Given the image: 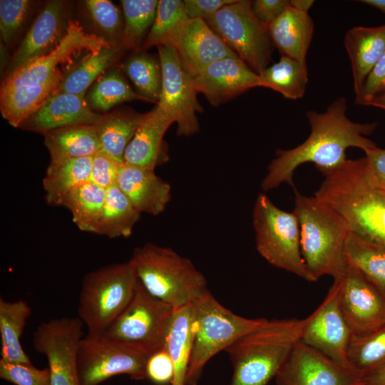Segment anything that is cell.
I'll use <instances>...</instances> for the list:
<instances>
[{"label": "cell", "instance_id": "484cf974", "mask_svg": "<svg viewBox=\"0 0 385 385\" xmlns=\"http://www.w3.org/2000/svg\"><path fill=\"white\" fill-rule=\"evenodd\" d=\"M51 161L92 157L101 146L93 125H73L45 133Z\"/></svg>", "mask_w": 385, "mask_h": 385}, {"label": "cell", "instance_id": "7402d4cb", "mask_svg": "<svg viewBox=\"0 0 385 385\" xmlns=\"http://www.w3.org/2000/svg\"><path fill=\"white\" fill-rule=\"evenodd\" d=\"M116 185L140 213L158 215L171 199V187L154 170L122 163Z\"/></svg>", "mask_w": 385, "mask_h": 385}, {"label": "cell", "instance_id": "f35d334b", "mask_svg": "<svg viewBox=\"0 0 385 385\" xmlns=\"http://www.w3.org/2000/svg\"><path fill=\"white\" fill-rule=\"evenodd\" d=\"M188 17L183 1L160 0L154 22L143 44V49L169 46Z\"/></svg>", "mask_w": 385, "mask_h": 385}, {"label": "cell", "instance_id": "277c9868", "mask_svg": "<svg viewBox=\"0 0 385 385\" xmlns=\"http://www.w3.org/2000/svg\"><path fill=\"white\" fill-rule=\"evenodd\" d=\"M294 190V213L300 229V247L304 262L318 280L324 275L339 279L347 267L346 242L350 230L343 217L314 197Z\"/></svg>", "mask_w": 385, "mask_h": 385}, {"label": "cell", "instance_id": "52a82bcc", "mask_svg": "<svg viewBox=\"0 0 385 385\" xmlns=\"http://www.w3.org/2000/svg\"><path fill=\"white\" fill-rule=\"evenodd\" d=\"M138 282L130 261L102 267L83 277L78 314L87 335L104 332L130 302Z\"/></svg>", "mask_w": 385, "mask_h": 385}, {"label": "cell", "instance_id": "ee69618b", "mask_svg": "<svg viewBox=\"0 0 385 385\" xmlns=\"http://www.w3.org/2000/svg\"><path fill=\"white\" fill-rule=\"evenodd\" d=\"M85 5L93 22L101 31L115 36L121 29V16L118 9L108 0H87Z\"/></svg>", "mask_w": 385, "mask_h": 385}, {"label": "cell", "instance_id": "9c48e42d", "mask_svg": "<svg viewBox=\"0 0 385 385\" xmlns=\"http://www.w3.org/2000/svg\"><path fill=\"white\" fill-rule=\"evenodd\" d=\"M173 311L151 296L138 280L128 306L101 335L150 356L165 347Z\"/></svg>", "mask_w": 385, "mask_h": 385}, {"label": "cell", "instance_id": "8992f818", "mask_svg": "<svg viewBox=\"0 0 385 385\" xmlns=\"http://www.w3.org/2000/svg\"><path fill=\"white\" fill-rule=\"evenodd\" d=\"M194 337L185 385H197L207 362L220 351L260 326L265 318L237 315L222 305L207 289L191 303Z\"/></svg>", "mask_w": 385, "mask_h": 385}, {"label": "cell", "instance_id": "f546056e", "mask_svg": "<svg viewBox=\"0 0 385 385\" xmlns=\"http://www.w3.org/2000/svg\"><path fill=\"white\" fill-rule=\"evenodd\" d=\"M31 309L26 302L0 298L1 355L4 361L31 363L21 344V337Z\"/></svg>", "mask_w": 385, "mask_h": 385}, {"label": "cell", "instance_id": "ab89813d", "mask_svg": "<svg viewBox=\"0 0 385 385\" xmlns=\"http://www.w3.org/2000/svg\"><path fill=\"white\" fill-rule=\"evenodd\" d=\"M120 3L125 19L121 43L125 48L135 49L154 22L158 1L123 0Z\"/></svg>", "mask_w": 385, "mask_h": 385}, {"label": "cell", "instance_id": "7c38bea8", "mask_svg": "<svg viewBox=\"0 0 385 385\" xmlns=\"http://www.w3.org/2000/svg\"><path fill=\"white\" fill-rule=\"evenodd\" d=\"M111 47L104 38L86 33L78 22L69 21L66 32L57 46L47 54L32 59L9 73L4 80L1 91L22 86H38L62 79L64 74L58 68L72 60L81 52L99 53L104 48Z\"/></svg>", "mask_w": 385, "mask_h": 385}, {"label": "cell", "instance_id": "e575fe53", "mask_svg": "<svg viewBox=\"0 0 385 385\" xmlns=\"http://www.w3.org/2000/svg\"><path fill=\"white\" fill-rule=\"evenodd\" d=\"M345 255L347 264L357 269L385 297V250L350 232Z\"/></svg>", "mask_w": 385, "mask_h": 385}, {"label": "cell", "instance_id": "9a60e30c", "mask_svg": "<svg viewBox=\"0 0 385 385\" xmlns=\"http://www.w3.org/2000/svg\"><path fill=\"white\" fill-rule=\"evenodd\" d=\"M351 337L339 305V283L334 281L324 301L305 318L301 341L351 371L347 360Z\"/></svg>", "mask_w": 385, "mask_h": 385}, {"label": "cell", "instance_id": "836d02e7", "mask_svg": "<svg viewBox=\"0 0 385 385\" xmlns=\"http://www.w3.org/2000/svg\"><path fill=\"white\" fill-rule=\"evenodd\" d=\"M259 86L281 93L284 98L297 100L303 97L308 83L307 63L286 56L258 73Z\"/></svg>", "mask_w": 385, "mask_h": 385}, {"label": "cell", "instance_id": "f1b7e54d", "mask_svg": "<svg viewBox=\"0 0 385 385\" xmlns=\"http://www.w3.org/2000/svg\"><path fill=\"white\" fill-rule=\"evenodd\" d=\"M144 114L114 112L101 115L93 124L101 149L123 163L125 149L141 124Z\"/></svg>", "mask_w": 385, "mask_h": 385}, {"label": "cell", "instance_id": "d6a6232c", "mask_svg": "<svg viewBox=\"0 0 385 385\" xmlns=\"http://www.w3.org/2000/svg\"><path fill=\"white\" fill-rule=\"evenodd\" d=\"M106 196V190L88 181L68 193L61 206L70 211L79 230L96 234Z\"/></svg>", "mask_w": 385, "mask_h": 385}, {"label": "cell", "instance_id": "d590c367", "mask_svg": "<svg viewBox=\"0 0 385 385\" xmlns=\"http://www.w3.org/2000/svg\"><path fill=\"white\" fill-rule=\"evenodd\" d=\"M347 360L361 379L385 365V326L366 335L351 337Z\"/></svg>", "mask_w": 385, "mask_h": 385}, {"label": "cell", "instance_id": "30bf717a", "mask_svg": "<svg viewBox=\"0 0 385 385\" xmlns=\"http://www.w3.org/2000/svg\"><path fill=\"white\" fill-rule=\"evenodd\" d=\"M205 21L255 73L258 74L268 66L272 41L267 26L255 16L252 1L235 0Z\"/></svg>", "mask_w": 385, "mask_h": 385}, {"label": "cell", "instance_id": "74e56055", "mask_svg": "<svg viewBox=\"0 0 385 385\" xmlns=\"http://www.w3.org/2000/svg\"><path fill=\"white\" fill-rule=\"evenodd\" d=\"M90 108L107 111L117 104L133 100L147 101L127 83L117 71L101 75L86 97Z\"/></svg>", "mask_w": 385, "mask_h": 385}, {"label": "cell", "instance_id": "603a6c76", "mask_svg": "<svg viewBox=\"0 0 385 385\" xmlns=\"http://www.w3.org/2000/svg\"><path fill=\"white\" fill-rule=\"evenodd\" d=\"M63 1H49L46 4L14 53L9 73L47 54L57 46L63 36Z\"/></svg>", "mask_w": 385, "mask_h": 385}, {"label": "cell", "instance_id": "ffe728a7", "mask_svg": "<svg viewBox=\"0 0 385 385\" xmlns=\"http://www.w3.org/2000/svg\"><path fill=\"white\" fill-rule=\"evenodd\" d=\"M101 114L88 106L85 95L53 92L19 128L43 135L73 125H93Z\"/></svg>", "mask_w": 385, "mask_h": 385}, {"label": "cell", "instance_id": "f6af8a7d", "mask_svg": "<svg viewBox=\"0 0 385 385\" xmlns=\"http://www.w3.org/2000/svg\"><path fill=\"white\" fill-rule=\"evenodd\" d=\"M101 149L92 156L91 180L105 190L116 184L121 164Z\"/></svg>", "mask_w": 385, "mask_h": 385}, {"label": "cell", "instance_id": "44dd1931", "mask_svg": "<svg viewBox=\"0 0 385 385\" xmlns=\"http://www.w3.org/2000/svg\"><path fill=\"white\" fill-rule=\"evenodd\" d=\"M173 117L158 104L144 114L143 120L128 145L123 163L155 170L168 158L163 137L172 123Z\"/></svg>", "mask_w": 385, "mask_h": 385}, {"label": "cell", "instance_id": "d4e9b609", "mask_svg": "<svg viewBox=\"0 0 385 385\" xmlns=\"http://www.w3.org/2000/svg\"><path fill=\"white\" fill-rule=\"evenodd\" d=\"M267 27L271 41L282 56L307 63L306 57L314 34V22L308 13L289 6Z\"/></svg>", "mask_w": 385, "mask_h": 385}, {"label": "cell", "instance_id": "f907efd6", "mask_svg": "<svg viewBox=\"0 0 385 385\" xmlns=\"http://www.w3.org/2000/svg\"><path fill=\"white\" fill-rule=\"evenodd\" d=\"M359 385H385V365L363 377Z\"/></svg>", "mask_w": 385, "mask_h": 385}, {"label": "cell", "instance_id": "cb8c5ba5", "mask_svg": "<svg viewBox=\"0 0 385 385\" xmlns=\"http://www.w3.org/2000/svg\"><path fill=\"white\" fill-rule=\"evenodd\" d=\"M344 43L351 62L356 101L367 76L385 51V24L352 27L346 33Z\"/></svg>", "mask_w": 385, "mask_h": 385}, {"label": "cell", "instance_id": "4fadbf2b", "mask_svg": "<svg viewBox=\"0 0 385 385\" xmlns=\"http://www.w3.org/2000/svg\"><path fill=\"white\" fill-rule=\"evenodd\" d=\"M79 317H59L43 322L33 335L35 350L48 361L51 385H81L77 353L82 337Z\"/></svg>", "mask_w": 385, "mask_h": 385}, {"label": "cell", "instance_id": "4316f807", "mask_svg": "<svg viewBox=\"0 0 385 385\" xmlns=\"http://www.w3.org/2000/svg\"><path fill=\"white\" fill-rule=\"evenodd\" d=\"M92 157L51 161L43 178L47 204L61 206L72 190L91 180Z\"/></svg>", "mask_w": 385, "mask_h": 385}, {"label": "cell", "instance_id": "7dc6e473", "mask_svg": "<svg viewBox=\"0 0 385 385\" xmlns=\"http://www.w3.org/2000/svg\"><path fill=\"white\" fill-rule=\"evenodd\" d=\"M385 92V51L367 76L357 104L369 106L376 96Z\"/></svg>", "mask_w": 385, "mask_h": 385}, {"label": "cell", "instance_id": "b9f144b4", "mask_svg": "<svg viewBox=\"0 0 385 385\" xmlns=\"http://www.w3.org/2000/svg\"><path fill=\"white\" fill-rule=\"evenodd\" d=\"M32 1H0V32L1 39L9 46L16 38L28 16Z\"/></svg>", "mask_w": 385, "mask_h": 385}, {"label": "cell", "instance_id": "c3c4849f", "mask_svg": "<svg viewBox=\"0 0 385 385\" xmlns=\"http://www.w3.org/2000/svg\"><path fill=\"white\" fill-rule=\"evenodd\" d=\"M235 0H185L184 4L190 19L206 20L222 7Z\"/></svg>", "mask_w": 385, "mask_h": 385}, {"label": "cell", "instance_id": "83f0119b", "mask_svg": "<svg viewBox=\"0 0 385 385\" xmlns=\"http://www.w3.org/2000/svg\"><path fill=\"white\" fill-rule=\"evenodd\" d=\"M194 337V314L191 304L174 309L165 349L174 367L171 385H185Z\"/></svg>", "mask_w": 385, "mask_h": 385}, {"label": "cell", "instance_id": "60d3db41", "mask_svg": "<svg viewBox=\"0 0 385 385\" xmlns=\"http://www.w3.org/2000/svg\"><path fill=\"white\" fill-rule=\"evenodd\" d=\"M123 70L147 101H159L162 88L161 66L151 56L138 53L130 56L123 64Z\"/></svg>", "mask_w": 385, "mask_h": 385}, {"label": "cell", "instance_id": "e0dca14e", "mask_svg": "<svg viewBox=\"0 0 385 385\" xmlns=\"http://www.w3.org/2000/svg\"><path fill=\"white\" fill-rule=\"evenodd\" d=\"M277 385H359L361 378L301 340L275 376Z\"/></svg>", "mask_w": 385, "mask_h": 385}, {"label": "cell", "instance_id": "8d00e7d4", "mask_svg": "<svg viewBox=\"0 0 385 385\" xmlns=\"http://www.w3.org/2000/svg\"><path fill=\"white\" fill-rule=\"evenodd\" d=\"M118 51L104 48L99 53L86 56L64 75L54 92L84 95L92 83L115 59Z\"/></svg>", "mask_w": 385, "mask_h": 385}, {"label": "cell", "instance_id": "6da1fadb", "mask_svg": "<svg viewBox=\"0 0 385 385\" xmlns=\"http://www.w3.org/2000/svg\"><path fill=\"white\" fill-rule=\"evenodd\" d=\"M346 101L341 97L322 113L307 111L311 127L309 137L294 148L277 150L261 183L262 190L266 192L284 183L295 188L292 178L299 165L312 163L319 170L329 169L347 159L346 150L349 148H360L364 153L375 148L376 144L366 135L375 130L376 123L351 121L346 114Z\"/></svg>", "mask_w": 385, "mask_h": 385}, {"label": "cell", "instance_id": "db71d44e", "mask_svg": "<svg viewBox=\"0 0 385 385\" xmlns=\"http://www.w3.org/2000/svg\"><path fill=\"white\" fill-rule=\"evenodd\" d=\"M369 106L385 110V92L373 99Z\"/></svg>", "mask_w": 385, "mask_h": 385}, {"label": "cell", "instance_id": "ac0fdd59", "mask_svg": "<svg viewBox=\"0 0 385 385\" xmlns=\"http://www.w3.org/2000/svg\"><path fill=\"white\" fill-rule=\"evenodd\" d=\"M197 93L217 106L259 86V76L238 56L225 57L208 65L192 78Z\"/></svg>", "mask_w": 385, "mask_h": 385}, {"label": "cell", "instance_id": "7a4b0ae2", "mask_svg": "<svg viewBox=\"0 0 385 385\" xmlns=\"http://www.w3.org/2000/svg\"><path fill=\"white\" fill-rule=\"evenodd\" d=\"M319 171L324 179L314 197L339 212L351 232L385 250V183L366 158Z\"/></svg>", "mask_w": 385, "mask_h": 385}, {"label": "cell", "instance_id": "d6986e66", "mask_svg": "<svg viewBox=\"0 0 385 385\" xmlns=\"http://www.w3.org/2000/svg\"><path fill=\"white\" fill-rule=\"evenodd\" d=\"M172 46L193 78L212 62L237 55L200 19H189L181 26Z\"/></svg>", "mask_w": 385, "mask_h": 385}, {"label": "cell", "instance_id": "681fc988", "mask_svg": "<svg viewBox=\"0 0 385 385\" xmlns=\"http://www.w3.org/2000/svg\"><path fill=\"white\" fill-rule=\"evenodd\" d=\"M289 6L287 0H255L252 1V11L259 21L268 26L276 20Z\"/></svg>", "mask_w": 385, "mask_h": 385}, {"label": "cell", "instance_id": "2e32d148", "mask_svg": "<svg viewBox=\"0 0 385 385\" xmlns=\"http://www.w3.org/2000/svg\"><path fill=\"white\" fill-rule=\"evenodd\" d=\"M339 283V305L353 337L385 326V297L354 267L347 264Z\"/></svg>", "mask_w": 385, "mask_h": 385}, {"label": "cell", "instance_id": "bcb514c9", "mask_svg": "<svg viewBox=\"0 0 385 385\" xmlns=\"http://www.w3.org/2000/svg\"><path fill=\"white\" fill-rule=\"evenodd\" d=\"M145 372L146 378L156 384H171L174 376V367L165 347L149 356Z\"/></svg>", "mask_w": 385, "mask_h": 385}, {"label": "cell", "instance_id": "816d5d0a", "mask_svg": "<svg viewBox=\"0 0 385 385\" xmlns=\"http://www.w3.org/2000/svg\"><path fill=\"white\" fill-rule=\"evenodd\" d=\"M314 3L313 0H290L289 6L297 11L308 13Z\"/></svg>", "mask_w": 385, "mask_h": 385}, {"label": "cell", "instance_id": "ba28073f", "mask_svg": "<svg viewBox=\"0 0 385 385\" xmlns=\"http://www.w3.org/2000/svg\"><path fill=\"white\" fill-rule=\"evenodd\" d=\"M252 223L256 248L270 265L310 282L317 280L308 270L300 247V229L296 215L277 207L265 193L255 202Z\"/></svg>", "mask_w": 385, "mask_h": 385}, {"label": "cell", "instance_id": "4dcf8cb0", "mask_svg": "<svg viewBox=\"0 0 385 385\" xmlns=\"http://www.w3.org/2000/svg\"><path fill=\"white\" fill-rule=\"evenodd\" d=\"M62 79L38 86H22L1 91L2 116L13 127H20L55 91Z\"/></svg>", "mask_w": 385, "mask_h": 385}, {"label": "cell", "instance_id": "f5cc1de1", "mask_svg": "<svg viewBox=\"0 0 385 385\" xmlns=\"http://www.w3.org/2000/svg\"><path fill=\"white\" fill-rule=\"evenodd\" d=\"M360 1L375 7L385 14V0H363Z\"/></svg>", "mask_w": 385, "mask_h": 385}, {"label": "cell", "instance_id": "3957f363", "mask_svg": "<svg viewBox=\"0 0 385 385\" xmlns=\"http://www.w3.org/2000/svg\"><path fill=\"white\" fill-rule=\"evenodd\" d=\"M305 318L266 319L225 349L233 373L229 385H267L301 340Z\"/></svg>", "mask_w": 385, "mask_h": 385}, {"label": "cell", "instance_id": "5b68a950", "mask_svg": "<svg viewBox=\"0 0 385 385\" xmlns=\"http://www.w3.org/2000/svg\"><path fill=\"white\" fill-rule=\"evenodd\" d=\"M129 261L145 289L173 309L191 304L207 290L202 272L169 247L145 243L133 250Z\"/></svg>", "mask_w": 385, "mask_h": 385}, {"label": "cell", "instance_id": "8fae6325", "mask_svg": "<svg viewBox=\"0 0 385 385\" xmlns=\"http://www.w3.org/2000/svg\"><path fill=\"white\" fill-rule=\"evenodd\" d=\"M149 355L102 335H86L79 343L77 371L81 385H98L108 379L125 374L135 380L147 379Z\"/></svg>", "mask_w": 385, "mask_h": 385}, {"label": "cell", "instance_id": "7bdbcfd3", "mask_svg": "<svg viewBox=\"0 0 385 385\" xmlns=\"http://www.w3.org/2000/svg\"><path fill=\"white\" fill-rule=\"evenodd\" d=\"M0 377L16 385H51L48 368L37 369L31 363L0 360Z\"/></svg>", "mask_w": 385, "mask_h": 385}, {"label": "cell", "instance_id": "5bb4252c", "mask_svg": "<svg viewBox=\"0 0 385 385\" xmlns=\"http://www.w3.org/2000/svg\"><path fill=\"white\" fill-rule=\"evenodd\" d=\"M158 50L162 88L157 104L173 117L178 125V135H192L199 130L196 113L202 111L192 77L183 66L173 46H159Z\"/></svg>", "mask_w": 385, "mask_h": 385}, {"label": "cell", "instance_id": "1f68e13d", "mask_svg": "<svg viewBox=\"0 0 385 385\" xmlns=\"http://www.w3.org/2000/svg\"><path fill=\"white\" fill-rule=\"evenodd\" d=\"M140 215L115 184L106 189L105 205L96 234L109 238L129 237Z\"/></svg>", "mask_w": 385, "mask_h": 385}]
</instances>
